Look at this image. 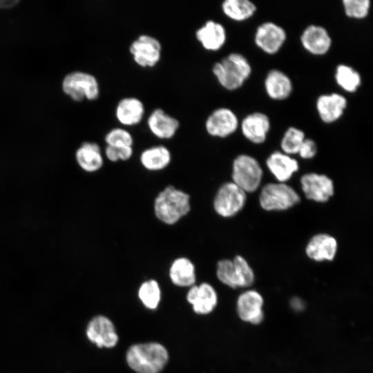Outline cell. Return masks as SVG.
<instances>
[{
	"label": "cell",
	"instance_id": "cell-28",
	"mask_svg": "<svg viewBox=\"0 0 373 373\" xmlns=\"http://www.w3.org/2000/svg\"><path fill=\"white\" fill-rule=\"evenodd\" d=\"M335 79L337 84L348 93L356 92L361 84L360 74L345 64H340L336 67Z\"/></svg>",
	"mask_w": 373,
	"mask_h": 373
},
{
	"label": "cell",
	"instance_id": "cell-18",
	"mask_svg": "<svg viewBox=\"0 0 373 373\" xmlns=\"http://www.w3.org/2000/svg\"><path fill=\"white\" fill-rule=\"evenodd\" d=\"M300 41L306 50L315 55L326 54L332 45V39L326 29L316 25H310L304 30Z\"/></svg>",
	"mask_w": 373,
	"mask_h": 373
},
{
	"label": "cell",
	"instance_id": "cell-22",
	"mask_svg": "<svg viewBox=\"0 0 373 373\" xmlns=\"http://www.w3.org/2000/svg\"><path fill=\"white\" fill-rule=\"evenodd\" d=\"M266 164L278 182L288 181L299 169L296 159L280 151L271 153L267 159Z\"/></svg>",
	"mask_w": 373,
	"mask_h": 373
},
{
	"label": "cell",
	"instance_id": "cell-19",
	"mask_svg": "<svg viewBox=\"0 0 373 373\" xmlns=\"http://www.w3.org/2000/svg\"><path fill=\"white\" fill-rule=\"evenodd\" d=\"M337 247L335 238L327 233H318L311 238L305 252L310 259L315 261H331L335 258Z\"/></svg>",
	"mask_w": 373,
	"mask_h": 373
},
{
	"label": "cell",
	"instance_id": "cell-25",
	"mask_svg": "<svg viewBox=\"0 0 373 373\" xmlns=\"http://www.w3.org/2000/svg\"><path fill=\"white\" fill-rule=\"evenodd\" d=\"M171 161V151L163 145L147 148L140 155V162L142 166L150 171H162L169 165Z\"/></svg>",
	"mask_w": 373,
	"mask_h": 373
},
{
	"label": "cell",
	"instance_id": "cell-30",
	"mask_svg": "<svg viewBox=\"0 0 373 373\" xmlns=\"http://www.w3.org/2000/svg\"><path fill=\"white\" fill-rule=\"evenodd\" d=\"M237 287H247L251 286L254 281V271L246 260L242 256L237 255L232 260Z\"/></svg>",
	"mask_w": 373,
	"mask_h": 373
},
{
	"label": "cell",
	"instance_id": "cell-17",
	"mask_svg": "<svg viewBox=\"0 0 373 373\" xmlns=\"http://www.w3.org/2000/svg\"><path fill=\"white\" fill-rule=\"evenodd\" d=\"M145 114L144 104L135 97H125L117 104L115 115L117 122L123 126H133L139 124Z\"/></svg>",
	"mask_w": 373,
	"mask_h": 373
},
{
	"label": "cell",
	"instance_id": "cell-35",
	"mask_svg": "<svg viewBox=\"0 0 373 373\" xmlns=\"http://www.w3.org/2000/svg\"><path fill=\"white\" fill-rule=\"evenodd\" d=\"M133 154V146L113 147L106 146L104 150L106 157L112 162L127 161Z\"/></svg>",
	"mask_w": 373,
	"mask_h": 373
},
{
	"label": "cell",
	"instance_id": "cell-6",
	"mask_svg": "<svg viewBox=\"0 0 373 373\" xmlns=\"http://www.w3.org/2000/svg\"><path fill=\"white\" fill-rule=\"evenodd\" d=\"M246 193L235 183L227 182L218 189L213 198L216 213L223 218H230L240 212L245 205Z\"/></svg>",
	"mask_w": 373,
	"mask_h": 373
},
{
	"label": "cell",
	"instance_id": "cell-2",
	"mask_svg": "<svg viewBox=\"0 0 373 373\" xmlns=\"http://www.w3.org/2000/svg\"><path fill=\"white\" fill-rule=\"evenodd\" d=\"M126 360L137 373H160L168 362L169 353L158 343H139L128 348Z\"/></svg>",
	"mask_w": 373,
	"mask_h": 373
},
{
	"label": "cell",
	"instance_id": "cell-8",
	"mask_svg": "<svg viewBox=\"0 0 373 373\" xmlns=\"http://www.w3.org/2000/svg\"><path fill=\"white\" fill-rule=\"evenodd\" d=\"M63 90L73 100L80 102L84 98L96 99L99 95L97 79L91 74L84 72L70 73L64 79Z\"/></svg>",
	"mask_w": 373,
	"mask_h": 373
},
{
	"label": "cell",
	"instance_id": "cell-23",
	"mask_svg": "<svg viewBox=\"0 0 373 373\" xmlns=\"http://www.w3.org/2000/svg\"><path fill=\"white\" fill-rule=\"evenodd\" d=\"M169 276L172 283L180 287H191L196 281L195 267L188 258H176L171 262Z\"/></svg>",
	"mask_w": 373,
	"mask_h": 373
},
{
	"label": "cell",
	"instance_id": "cell-16",
	"mask_svg": "<svg viewBox=\"0 0 373 373\" xmlns=\"http://www.w3.org/2000/svg\"><path fill=\"white\" fill-rule=\"evenodd\" d=\"M195 39L202 47L208 51H218L224 45L227 32L220 23L208 20L195 32Z\"/></svg>",
	"mask_w": 373,
	"mask_h": 373
},
{
	"label": "cell",
	"instance_id": "cell-24",
	"mask_svg": "<svg viewBox=\"0 0 373 373\" xmlns=\"http://www.w3.org/2000/svg\"><path fill=\"white\" fill-rule=\"evenodd\" d=\"M75 159L79 167L86 172L99 171L104 165V157L98 144L86 142L77 150Z\"/></svg>",
	"mask_w": 373,
	"mask_h": 373
},
{
	"label": "cell",
	"instance_id": "cell-32",
	"mask_svg": "<svg viewBox=\"0 0 373 373\" xmlns=\"http://www.w3.org/2000/svg\"><path fill=\"white\" fill-rule=\"evenodd\" d=\"M106 146L113 147L133 146L134 140L132 134L127 129L116 127L111 129L105 135Z\"/></svg>",
	"mask_w": 373,
	"mask_h": 373
},
{
	"label": "cell",
	"instance_id": "cell-9",
	"mask_svg": "<svg viewBox=\"0 0 373 373\" xmlns=\"http://www.w3.org/2000/svg\"><path fill=\"white\" fill-rule=\"evenodd\" d=\"M239 125L235 113L229 108L221 107L213 111L204 122L207 133L215 137L224 138L236 132Z\"/></svg>",
	"mask_w": 373,
	"mask_h": 373
},
{
	"label": "cell",
	"instance_id": "cell-1",
	"mask_svg": "<svg viewBox=\"0 0 373 373\" xmlns=\"http://www.w3.org/2000/svg\"><path fill=\"white\" fill-rule=\"evenodd\" d=\"M153 211L155 217L164 224H175L191 211L190 195L174 186L169 185L155 197Z\"/></svg>",
	"mask_w": 373,
	"mask_h": 373
},
{
	"label": "cell",
	"instance_id": "cell-11",
	"mask_svg": "<svg viewBox=\"0 0 373 373\" xmlns=\"http://www.w3.org/2000/svg\"><path fill=\"white\" fill-rule=\"evenodd\" d=\"M300 184L305 197L317 202L328 201L334 193L333 181L323 174H304L300 178Z\"/></svg>",
	"mask_w": 373,
	"mask_h": 373
},
{
	"label": "cell",
	"instance_id": "cell-33",
	"mask_svg": "<svg viewBox=\"0 0 373 373\" xmlns=\"http://www.w3.org/2000/svg\"><path fill=\"white\" fill-rule=\"evenodd\" d=\"M216 276L222 283L233 289L237 288L232 260L222 259L219 260L216 266Z\"/></svg>",
	"mask_w": 373,
	"mask_h": 373
},
{
	"label": "cell",
	"instance_id": "cell-15",
	"mask_svg": "<svg viewBox=\"0 0 373 373\" xmlns=\"http://www.w3.org/2000/svg\"><path fill=\"white\" fill-rule=\"evenodd\" d=\"M263 298L255 290H247L241 294L237 300V312L244 321L258 325L263 319Z\"/></svg>",
	"mask_w": 373,
	"mask_h": 373
},
{
	"label": "cell",
	"instance_id": "cell-4",
	"mask_svg": "<svg viewBox=\"0 0 373 373\" xmlns=\"http://www.w3.org/2000/svg\"><path fill=\"white\" fill-rule=\"evenodd\" d=\"M300 201L298 193L284 182L268 183L259 195L260 207L266 211L287 210Z\"/></svg>",
	"mask_w": 373,
	"mask_h": 373
},
{
	"label": "cell",
	"instance_id": "cell-26",
	"mask_svg": "<svg viewBox=\"0 0 373 373\" xmlns=\"http://www.w3.org/2000/svg\"><path fill=\"white\" fill-rule=\"evenodd\" d=\"M265 88L268 96L276 100L287 98L292 90L289 77L278 70L269 71L265 80Z\"/></svg>",
	"mask_w": 373,
	"mask_h": 373
},
{
	"label": "cell",
	"instance_id": "cell-34",
	"mask_svg": "<svg viewBox=\"0 0 373 373\" xmlns=\"http://www.w3.org/2000/svg\"><path fill=\"white\" fill-rule=\"evenodd\" d=\"M343 6L347 17L361 19L367 16L370 8V1L343 0Z\"/></svg>",
	"mask_w": 373,
	"mask_h": 373
},
{
	"label": "cell",
	"instance_id": "cell-31",
	"mask_svg": "<svg viewBox=\"0 0 373 373\" xmlns=\"http://www.w3.org/2000/svg\"><path fill=\"white\" fill-rule=\"evenodd\" d=\"M305 139L303 131L296 127H289L285 133L280 143L283 153L289 155L298 153Z\"/></svg>",
	"mask_w": 373,
	"mask_h": 373
},
{
	"label": "cell",
	"instance_id": "cell-29",
	"mask_svg": "<svg viewBox=\"0 0 373 373\" xmlns=\"http://www.w3.org/2000/svg\"><path fill=\"white\" fill-rule=\"evenodd\" d=\"M138 296L142 304L148 309L157 308L161 298L158 283L153 279L143 282L139 287Z\"/></svg>",
	"mask_w": 373,
	"mask_h": 373
},
{
	"label": "cell",
	"instance_id": "cell-36",
	"mask_svg": "<svg viewBox=\"0 0 373 373\" xmlns=\"http://www.w3.org/2000/svg\"><path fill=\"white\" fill-rule=\"evenodd\" d=\"M317 153V146L311 139L305 138L303 142L298 153L303 159H311Z\"/></svg>",
	"mask_w": 373,
	"mask_h": 373
},
{
	"label": "cell",
	"instance_id": "cell-5",
	"mask_svg": "<svg viewBox=\"0 0 373 373\" xmlns=\"http://www.w3.org/2000/svg\"><path fill=\"white\" fill-rule=\"evenodd\" d=\"M262 175L258 160L249 155H239L233 161L232 182L245 193L254 192L259 187Z\"/></svg>",
	"mask_w": 373,
	"mask_h": 373
},
{
	"label": "cell",
	"instance_id": "cell-3",
	"mask_svg": "<svg viewBox=\"0 0 373 373\" xmlns=\"http://www.w3.org/2000/svg\"><path fill=\"white\" fill-rule=\"evenodd\" d=\"M212 73L224 88L234 90L240 88L249 78L251 68L245 57L232 52L216 62Z\"/></svg>",
	"mask_w": 373,
	"mask_h": 373
},
{
	"label": "cell",
	"instance_id": "cell-13",
	"mask_svg": "<svg viewBox=\"0 0 373 373\" xmlns=\"http://www.w3.org/2000/svg\"><path fill=\"white\" fill-rule=\"evenodd\" d=\"M187 301L192 305L193 311L198 314L211 313L218 303V296L213 287L207 283L193 285L186 294Z\"/></svg>",
	"mask_w": 373,
	"mask_h": 373
},
{
	"label": "cell",
	"instance_id": "cell-20",
	"mask_svg": "<svg viewBox=\"0 0 373 373\" xmlns=\"http://www.w3.org/2000/svg\"><path fill=\"white\" fill-rule=\"evenodd\" d=\"M270 128L268 116L260 112H255L247 115L241 122L243 135L254 144H262Z\"/></svg>",
	"mask_w": 373,
	"mask_h": 373
},
{
	"label": "cell",
	"instance_id": "cell-27",
	"mask_svg": "<svg viewBox=\"0 0 373 373\" xmlns=\"http://www.w3.org/2000/svg\"><path fill=\"white\" fill-rule=\"evenodd\" d=\"M221 8L225 16L236 21L248 19L256 11V5L249 0H225Z\"/></svg>",
	"mask_w": 373,
	"mask_h": 373
},
{
	"label": "cell",
	"instance_id": "cell-7",
	"mask_svg": "<svg viewBox=\"0 0 373 373\" xmlns=\"http://www.w3.org/2000/svg\"><path fill=\"white\" fill-rule=\"evenodd\" d=\"M162 46L155 37L142 34L130 44L129 52L134 62L144 68H153L161 59Z\"/></svg>",
	"mask_w": 373,
	"mask_h": 373
},
{
	"label": "cell",
	"instance_id": "cell-12",
	"mask_svg": "<svg viewBox=\"0 0 373 373\" xmlns=\"http://www.w3.org/2000/svg\"><path fill=\"white\" fill-rule=\"evenodd\" d=\"M286 39L284 29L273 22H265L259 26L255 33L256 46L265 52L273 55L283 46Z\"/></svg>",
	"mask_w": 373,
	"mask_h": 373
},
{
	"label": "cell",
	"instance_id": "cell-10",
	"mask_svg": "<svg viewBox=\"0 0 373 373\" xmlns=\"http://www.w3.org/2000/svg\"><path fill=\"white\" fill-rule=\"evenodd\" d=\"M86 334L88 339L98 347H113L119 340L112 321L102 315L96 316L89 321Z\"/></svg>",
	"mask_w": 373,
	"mask_h": 373
},
{
	"label": "cell",
	"instance_id": "cell-14",
	"mask_svg": "<svg viewBox=\"0 0 373 373\" xmlns=\"http://www.w3.org/2000/svg\"><path fill=\"white\" fill-rule=\"evenodd\" d=\"M146 123L150 132L160 140L173 138L180 128L179 120L160 108L154 109L149 114Z\"/></svg>",
	"mask_w": 373,
	"mask_h": 373
},
{
	"label": "cell",
	"instance_id": "cell-21",
	"mask_svg": "<svg viewBox=\"0 0 373 373\" xmlns=\"http://www.w3.org/2000/svg\"><path fill=\"white\" fill-rule=\"evenodd\" d=\"M346 107V98L338 93L322 95L316 101V109L320 118L328 124L338 120Z\"/></svg>",
	"mask_w": 373,
	"mask_h": 373
}]
</instances>
